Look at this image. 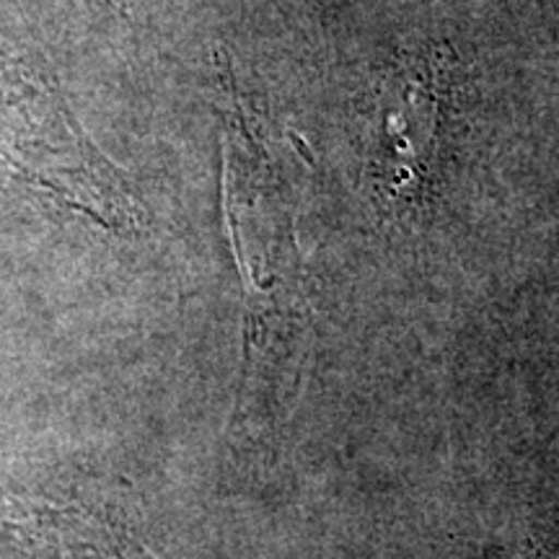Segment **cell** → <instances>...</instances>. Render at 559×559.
<instances>
[{
	"label": "cell",
	"mask_w": 559,
	"mask_h": 559,
	"mask_svg": "<svg viewBox=\"0 0 559 559\" xmlns=\"http://www.w3.org/2000/svg\"><path fill=\"white\" fill-rule=\"evenodd\" d=\"M228 221L247 285V355L236 400V428L264 436L298 394L304 285L298 243L283 190L267 166H228Z\"/></svg>",
	"instance_id": "1"
},
{
	"label": "cell",
	"mask_w": 559,
	"mask_h": 559,
	"mask_svg": "<svg viewBox=\"0 0 559 559\" xmlns=\"http://www.w3.org/2000/svg\"><path fill=\"white\" fill-rule=\"evenodd\" d=\"M453 107V58L428 47L383 70L362 132V181L389 218L417 215L440 177Z\"/></svg>",
	"instance_id": "2"
},
{
	"label": "cell",
	"mask_w": 559,
	"mask_h": 559,
	"mask_svg": "<svg viewBox=\"0 0 559 559\" xmlns=\"http://www.w3.org/2000/svg\"><path fill=\"white\" fill-rule=\"evenodd\" d=\"M0 523L34 559H153L128 528L86 508L9 500Z\"/></svg>",
	"instance_id": "3"
}]
</instances>
